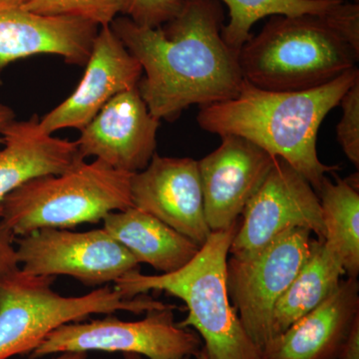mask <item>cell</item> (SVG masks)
Wrapping results in <instances>:
<instances>
[{
  "label": "cell",
  "instance_id": "obj_1",
  "mask_svg": "<svg viewBox=\"0 0 359 359\" xmlns=\"http://www.w3.org/2000/svg\"><path fill=\"white\" fill-rule=\"evenodd\" d=\"M224 13L218 0H186L178 16L157 28L126 16L110 26L145 73L139 93L151 114L173 121L186 108L235 98L245 78L238 52L222 37Z\"/></svg>",
  "mask_w": 359,
  "mask_h": 359
},
{
  "label": "cell",
  "instance_id": "obj_2",
  "mask_svg": "<svg viewBox=\"0 0 359 359\" xmlns=\"http://www.w3.org/2000/svg\"><path fill=\"white\" fill-rule=\"evenodd\" d=\"M358 78L356 67L323 86L302 91H271L245 80L235 98L200 107L198 124L219 137H242L285 161L318 194L327 174L339 170L318 158V130Z\"/></svg>",
  "mask_w": 359,
  "mask_h": 359
},
{
  "label": "cell",
  "instance_id": "obj_3",
  "mask_svg": "<svg viewBox=\"0 0 359 359\" xmlns=\"http://www.w3.org/2000/svg\"><path fill=\"white\" fill-rule=\"evenodd\" d=\"M358 59L359 6L346 1L325 15L271 16L238 52L245 80L271 91L318 88Z\"/></svg>",
  "mask_w": 359,
  "mask_h": 359
},
{
  "label": "cell",
  "instance_id": "obj_4",
  "mask_svg": "<svg viewBox=\"0 0 359 359\" xmlns=\"http://www.w3.org/2000/svg\"><path fill=\"white\" fill-rule=\"evenodd\" d=\"M238 224L212 231L197 255L174 273L147 276L138 269L114 283L115 289L128 299L162 290L185 302L188 316L177 325L195 328L204 339L198 359H261L226 289V262Z\"/></svg>",
  "mask_w": 359,
  "mask_h": 359
},
{
  "label": "cell",
  "instance_id": "obj_5",
  "mask_svg": "<svg viewBox=\"0 0 359 359\" xmlns=\"http://www.w3.org/2000/svg\"><path fill=\"white\" fill-rule=\"evenodd\" d=\"M131 177L102 161H81L65 173L30 180L9 194L0 221L15 237L99 223L110 212L133 207Z\"/></svg>",
  "mask_w": 359,
  "mask_h": 359
},
{
  "label": "cell",
  "instance_id": "obj_6",
  "mask_svg": "<svg viewBox=\"0 0 359 359\" xmlns=\"http://www.w3.org/2000/svg\"><path fill=\"white\" fill-rule=\"evenodd\" d=\"M54 280L55 276L28 275L20 268L0 275V359L32 353L56 328L92 314H140L169 306L144 294L128 299L109 287L63 297L52 289Z\"/></svg>",
  "mask_w": 359,
  "mask_h": 359
},
{
  "label": "cell",
  "instance_id": "obj_7",
  "mask_svg": "<svg viewBox=\"0 0 359 359\" xmlns=\"http://www.w3.org/2000/svg\"><path fill=\"white\" fill-rule=\"evenodd\" d=\"M311 235L306 229H290L259 249L228 257L229 297L259 354L271 339L276 302L309 256Z\"/></svg>",
  "mask_w": 359,
  "mask_h": 359
},
{
  "label": "cell",
  "instance_id": "obj_8",
  "mask_svg": "<svg viewBox=\"0 0 359 359\" xmlns=\"http://www.w3.org/2000/svg\"><path fill=\"white\" fill-rule=\"evenodd\" d=\"M175 306L148 311L144 320L124 321L115 316L88 323L61 325L45 337L30 353L39 359L55 353H137L148 359H183L197 356L199 335L175 323Z\"/></svg>",
  "mask_w": 359,
  "mask_h": 359
},
{
  "label": "cell",
  "instance_id": "obj_9",
  "mask_svg": "<svg viewBox=\"0 0 359 359\" xmlns=\"http://www.w3.org/2000/svg\"><path fill=\"white\" fill-rule=\"evenodd\" d=\"M21 271L32 276H69L89 287L117 282L140 264L103 229H41L14 241Z\"/></svg>",
  "mask_w": 359,
  "mask_h": 359
},
{
  "label": "cell",
  "instance_id": "obj_10",
  "mask_svg": "<svg viewBox=\"0 0 359 359\" xmlns=\"http://www.w3.org/2000/svg\"><path fill=\"white\" fill-rule=\"evenodd\" d=\"M241 217L230 254L259 249L290 229H306L323 240L318 194L308 180L278 158Z\"/></svg>",
  "mask_w": 359,
  "mask_h": 359
},
{
  "label": "cell",
  "instance_id": "obj_11",
  "mask_svg": "<svg viewBox=\"0 0 359 359\" xmlns=\"http://www.w3.org/2000/svg\"><path fill=\"white\" fill-rule=\"evenodd\" d=\"M130 190L133 207L152 215L198 247L211 235L198 161L155 153L145 169L132 174Z\"/></svg>",
  "mask_w": 359,
  "mask_h": 359
},
{
  "label": "cell",
  "instance_id": "obj_12",
  "mask_svg": "<svg viewBox=\"0 0 359 359\" xmlns=\"http://www.w3.org/2000/svg\"><path fill=\"white\" fill-rule=\"evenodd\" d=\"M216 150L200 161L205 221L211 231L237 224L276 158L236 135L221 136Z\"/></svg>",
  "mask_w": 359,
  "mask_h": 359
},
{
  "label": "cell",
  "instance_id": "obj_13",
  "mask_svg": "<svg viewBox=\"0 0 359 359\" xmlns=\"http://www.w3.org/2000/svg\"><path fill=\"white\" fill-rule=\"evenodd\" d=\"M160 120L151 114L138 87L118 94L81 130L76 142L88 157L126 173L145 169L156 153Z\"/></svg>",
  "mask_w": 359,
  "mask_h": 359
},
{
  "label": "cell",
  "instance_id": "obj_14",
  "mask_svg": "<svg viewBox=\"0 0 359 359\" xmlns=\"http://www.w3.org/2000/svg\"><path fill=\"white\" fill-rule=\"evenodd\" d=\"M85 66L74 92L39 119L44 133L52 135L63 129L81 131L111 99L136 88L143 76L140 63L110 25L99 28Z\"/></svg>",
  "mask_w": 359,
  "mask_h": 359
},
{
  "label": "cell",
  "instance_id": "obj_15",
  "mask_svg": "<svg viewBox=\"0 0 359 359\" xmlns=\"http://www.w3.org/2000/svg\"><path fill=\"white\" fill-rule=\"evenodd\" d=\"M99 28L80 18L0 6V69L39 54L61 56L68 65H86Z\"/></svg>",
  "mask_w": 359,
  "mask_h": 359
},
{
  "label": "cell",
  "instance_id": "obj_16",
  "mask_svg": "<svg viewBox=\"0 0 359 359\" xmlns=\"http://www.w3.org/2000/svg\"><path fill=\"white\" fill-rule=\"evenodd\" d=\"M359 320L358 278L341 280L325 301L262 349L261 359H339Z\"/></svg>",
  "mask_w": 359,
  "mask_h": 359
},
{
  "label": "cell",
  "instance_id": "obj_17",
  "mask_svg": "<svg viewBox=\"0 0 359 359\" xmlns=\"http://www.w3.org/2000/svg\"><path fill=\"white\" fill-rule=\"evenodd\" d=\"M0 210L4 199L30 180L65 173L81 162L75 141L44 133L36 115L14 120L1 135Z\"/></svg>",
  "mask_w": 359,
  "mask_h": 359
},
{
  "label": "cell",
  "instance_id": "obj_18",
  "mask_svg": "<svg viewBox=\"0 0 359 359\" xmlns=\"http://www.w3.org/2000/svg\"><path fill=\"white\" fill-rule=\"evenodd\" d=\"M102 223L103 230L139 264H147L162 273L183 268L200 250L185 236L138 208L110 212Z\"/></svg>",
  "mask_w": 359,
  "mask_h": 359
},
{
  "label": "cell",
  "instance_id": "obj_19",
  "mask_svg": "<svg viewBox=\"0 0 359 359\" xmlns=\"http://www.w3.org/2000/svg\"><path fill=\"white\" fill-rule=\"evenodd\" d=\"M344 275L346 273L339 259L323 241L313 240L306 262L276 302L271 339L325 301L339 287Z\"/></svg>",
  "mask_w": 359,
  "mask_h": 359
},
{
  "label": "cell",
  "instance_id": "obj_20",
  "mask_svg": "<svg viewBox=\"0 0 359 359\" xmlns=\"http://www.w3.org/2000/svg\"><path fill=\"white\" fill-rule=\"evenodd\" d=\"M323 244L339 259L348 278L359 275V193L354 182L335 176L323 180L318 192Z\"/></svg>",
  "mask_w": 359,
  "mask_h": 359
},
{
  "label": "cell",
  "instance_id": "obj_21",
  "mask_svg": "<svg viewBox=\"0 0 359 359\" xmlns=\"http://www.w3.org/2000/svg\"><path fill=\"white\" fill-rule=\"evenodd\" d=\"M219 1V0H218ZM229 7L230 21L224 25L222 37L226 44L240 51L249 41L250 29L266 16L325 15L335 11L344 0H221Z\"/></svg>",
  "mask_w": 359,
  "mask_h": 359
},
{
  "label": "cell",
  "instance_id": "obj_22",
  "mask_svg": "<svg viewBox=\"0 0 359 359\" xmlns=\"http://www.w3.org/2000/svg\"><path fill=\"white\" fill-rule=\"evenodd\" d=\"M123 6V0H25L21 4L30 13L80 18L99 27L110 25Z\"/></svg>",
  "mask_w": 359,
  "mask_h": 359
},
{
  "label": "cell",
  "instance_id": "obj_23",
  "mask_svg": "<svg viewBox=\"0 0 359 359\" xmlns=\"http://www.w3.org/2000/svg\"><path fill=\"white\" fill-rule=\"evenodd\" d=\"M341 119L337 127V141L348 160L359 167V78L340 100Z\"/></svg>",
  "mask_w": 359,
  "mask_h": 359
},
{
  "label": "cell",
  "instance_id": "obj_24",
  "mask_svg": "<svg viewBox=\"0 0 359 359\" xmlns=\"http://www.w3.org/2000/svg\"><path fill=\"white\" fill-rule=\"evenodd\" d=\"M186 0H123V13L137 25L157 28L179 15Z\"/></svg>",
  "mask_w": 359,
  "mask_h": 359
},
{
  "label": "cell",
  "instance_id": "obj_25",
  "mask_svg": "<svg viewBox=\"0 0 359 359\" xmlns=\"http://www.w3.org/2000/svg\"><path fill=\"white\" fill-rule=\"evenodd\" d=\"M14 241L13 231L0 221V275L20 269Z\"/></svg>",
  "mask_w": 359,
  "mask_h": 359
},
{
  "label": "cell",
  "instance_id": "obj_26",
  "mask_svg": "<svg viewBox=\"0 0 359 359\" xmlns=\"http://www.w3.org/2000/svg\"><path fill=\"white\" fill-rule=\"evenodd\" d=\"M339 359H359V320L351 328Z\"/></svg>",
  "mask_w": 359,
  "mask_h": 359
},
{
  "label": "cell",
  "instance_id": "obj_27",
  "mask_svg": "<svg viewBox=\"0 0 359 359\" xmlns=\"http://www.w3.org/2000/svg\"><path fill=\"white\" fill-rule=\"evenodd\" d=\"M14 120H15L14 111L6 104L0 103V142H1V135L4 130Z\"/></svg>",
  "mask_w": 359,
  "mask_h": 359
},
{
  "label": "cell",
  "instance_id": "obj_28",
  "mask_svg": "<svg viewBox=\"0 0 359 359\" xmlns=\"http://www.w3.org/2000/svg\"><path fill=\"white\" fill-rule=\"evenodd\" d=\"M54 359H87V353H60L58 358Z\"/></svg>",
  "mask_w": 359,
  "mask_h": 359
},
{
  "label": "cell",
  "instance_id": "obj_29",
  "mask_svg": "<svg viewBox=\"0 0 359 359\" xmlns=\"http://www.w3.org/2000/svg\"><path fill=\"white\" fill-rule=\"evenodd\" d=\"M25 0H0V6H21Z\"/></svg>",
  "mask_w": 359,
  "mask_h": 359
},
{
  "label": "cell",
  "instance_id": "obj_30",
  "mask_svg": "<svg viewBox=\"0 0 359 359\" xmlns=\"http://www.w3.org/2000/svg\"><path fill=\"white\" fill-rule=\"evenodd\" d=\"M123 358H124V359H144L143 356L137 353H123ZM183 359H191V358L190 356H188V358Z\"/></svg>",
  "mask_w": 359,
  "mask_h": 359
}]
</instances>
